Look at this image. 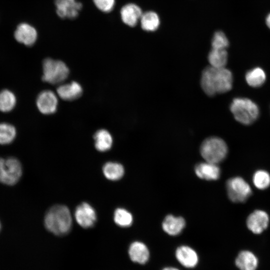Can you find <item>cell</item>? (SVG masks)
Returning <instances> with one entry per match:
<instances>
[{
  "mask_svg": "<svg viewBox=\"0 0 270 270\" xmlns=\"http://www.w3.org/2000/svg\"><path fill=\"white\" fill-rule=\"evenodd\" d=\"M14 40L18 43L27 46H33L38 38V32L36 28L26 22L18 24L13 32Z\"/></svg>",
  "mask_w": 270,
  "mask_h": 270,
  "instance_id": "cell-8",
  "label": "cell"
},
{
  "mask_svg": "<svg viewBox=\"0 0 270 270\" xmlns=\"http://www.w3.org/2000/svg\"><path fill=\"white\" fill-rule=\"evenodd\" d=\"M95 147L100 152L109 150L112 144V138L110 133L104 129L98 130L94 134Z\"/></svg>",
  "mask_w": 270,
  "mask_h": 270,
  "instance_id": "cell-20",
  "label": "cell"
},
{
  "mask_svg": "<svg viewBox=\"0 0 270 270\" xmlns=\"http://www.w3.org/2000/svg\"><path fill=\"white\" fill-rule=\"evenodd\" d=\"M266 24L269 28H270V14L267 16L266 18Z\"/></svg>",
  "mask_w": 270,
  "mask_h": 270,
  "instance_id": "cell-31",
  "label": "cell"
},
{
  "mask_svg": "<svg viewBox=\"0 0 270 270\" xmlns=\"http://www.w3.org/2000/svg\"><path fill=\"white\" fill-rule=\"evenodd\" d=\"M176 256L180 263L186 268H194L198 262L196 252L188 246L178 247L176 252Z\"/></svg>",
  "mask_w": 270,
  "mask_h": 270,
  "instance_id": "cell-15",
  "label": "cell"
},
{
  "mask_svg": "<svg viewBox=\"0 0 270 270\" xmlns=\"http://www.w3.org/2000/svg\"><path fill=\"white\" fill-rule=\"evenodd\" d=\"M162 270H179L176 268H172V267H167L164 268Z\"/></svg>",
  "mask_w": 270,
  "mask_h": 270,
  "instance_id": "cell-32",
  "label": "cell"
},
{
  "mask_svg": "<svg viewBox=\"0 0 270 270\" xmlns=\"http://www.w3.org/2000/svg\"><path fill=\"white\" fill-rule=\"evenodd\" d=\"M36 104L41 113L44 114H54L56 110L58 104L57 96L52 90H44L38 96Z\"/></svg>",
  "mask_w": 270,
  "mask_h": 270,
  "instance_id": "cell-11",
  "label": "cell"
},
{
  "mask_svg": "<svg viewBox=\"0 0 270 270\" xmlns=\"http://www.w3.org/2000/svg\"><path fill=\"white\" fill-rule=\"evenodd\" d=\"M122 21L129 26H134L141 18V8L134 4H128L122 6L120 12Z\"/></svg>",
  "mask_w": 270,
  "mask_h": 270,
  "instance_id": "cell-13",
  "label": "cell"
},
{
  "mask_svg": "<svg viewBox=\"0 0 270 270\" xmlns=\"http://www.w3.org/2000/svg\"><path fill=\"white\" fill-rule=\"evenodd\" d=\"M57 94L60 98L65 100H73L81 96L82 88L76 82L60 84L56 89Z\"/></svg>",
  "mask_w": 270,
  "mask_h": 270,
  "instance_id": "cell-16",
  "label": "cell"
},
{
  "mask_svg": "<svg viewBox=\"0 0 270 270\" xmlns=\"http://www.w3.org/2000/svg\"><path fill=\"white\" fill-rule=\"evenodd\" d=\"M228 196L234 202H242L250 197L252 190L247 182L240 177L229 179L226 184Z\"/></svg>",
  "mask_w": 270,
  "mask_h": 270,
  "instance_id": "cell-7",
  "label": "cell"
},
{
  "mask_svg": "<svg viewBox=\"0 0 270 270\" xmlns=\"http://www.w3.org/2000/svg\"><path fill=\"white\" fill-rule=\"evenodd\" d=\"M42 80L52 84H61L68 78L69 70L65 63L46 58L42 62Z\"/></svg>",
  "mask_w": 270,
  "mask_h": 270,
  "instance_id": "cell-5",
  "label": "cell"
},
{
  "mask_svg": "<svg viewBox=\"0 0 270 270\" xmlns=\"http://www.w3.org/2000/svg\"><path fill=\"white\" fill-rule=\"evenodd\" d=\"M131 260L135 262L144 264L149 258V250L145 244L140 242H133L128 248Z\"/></svg>",
  "mask_w": 270,
  "mask_h": 270,
  "instance_id": "cell-17",
  "label": "cell"
},
{
  "mask_svg": "<svg viewBox=\"0 0 270 270\" xmlns=\"http://www.w3.org/2000/svg\"><path fill=\"white\" fill-rule=\"evenodd\" d=\"M229 42L225 34L222 31L216 32L212 40V48L226 50Z\"/></svg>",
  "mask_w": 270,
  "mask_h": 270,
  "instance_id": "cell-29",
  "label": "cell"
},
{
  "mask_svg": "<svg viewBox=\"0 0 270 270\" xmlns=\"http://www.w3.org/2000/svg\"><path fill=\"white\" fill-rule=\"evenodd\" d=\"M16 129L14 126L6 122L0 123V144L11 143L16 136Z\"/></svg>",
  "mask_w": 270,
  "mask_h": 270,
  "instance_id": "cell-26",
  "label": "cell"
},
{
  "mask_svg": "<svg viewBox=\"0 0 270 270\" xmlns=\"http://www.w3.org/2000/svg\"><path fill=\"white\" fill-rule=\"evenodd\" d=\"M228 152L227 145L220 138L211 136L204 140L200 147V152L206 162L218 164L223 160Z\"/></svg>",
  "mask_w": 270,
  "mask_h": 270,
  "instance_id": "cell-4",
  "label": "cell"
},
{
  "mask_svg": "<svg viewBox=\"0 0 270 270\" xmlns=\"http://www.w3.org/2000/svg\"><path fill=\"white\" fill-rule=\"evenodd\" d=\"M252 180L256 188L266 189L270 186V174L265 170H258L254 174Z\"/></svg>",
  "mask_w": 270,
  "mask_h": 270,
  "instance_id": "cell-28",
  "label": "cell"
},
{
  "mask_svg": "<svg viewBox=\"0 0 270 270\" xmlns=\"http://www.w3.org/2000/svg\"><path fill=\"white\" fill-rule=\"evenodd\" d=\"M142 28L147 32H154L156 30L160 24L158 14L152 11L142 13L140 19Z\"/></svg>",
  "mask_w": 270,
  "mask_h": 270,
  "instance_id": "cell-23",
  "label": "cell"
},
{
  "mask_svg": "<svg viewBox=\"0 0 270 270\" xmlns=\"http://www.w3.org/2000/svg\"><path fill=\"white\" fill-rule=\"evenodd\" d=\"M269 217L266 212L262 210H256L247 218L246 225L254 234H260L268 227Z\"/></svg>",
  "mask_w": 270,
  "mask_h": 270,
  "instance_id": "cell-12",
  "label": "cell"
},
{
  "mask_svg": "<svg viewBox=\"0 0 270 270\" xmlns=\"http://www.w3.org/2000/svg\"><path fill=\"white\" fill-rule=\"evenodd\" d=\"M14 94L8 90L0 92V111L4 112L11 111L16 104Z\"/></svg>",
  "mask_w": 270,
  "mask_h": 270,
  "instance_id": "cell-25",
  "label": "cell"
},
{
  "mask_svg": "<svg viewBox=\"0 0 270 270\" xmlns=\"http://www.w3.org/2000/svg\"><path fill=\"white\" fill-rule=\"evenodd\" d=\"M114 221L120 226L128 227L132 224L133 218L132 214L126 209L118 208L114 213Z\"/></svg>",
  "mask_w": 270,
  "mask_h": 270,
  "instance_id": "cell-27",
  "label": "cell"
},
{
  "mask_svg": "<svg viewBox=\"0 0 270 270\" xmlns=\"http://www.w3.org/2000/svg\"><path fill=\"white\" fill-rule=\"evenodd\" d=\"M185 225L186 222L183 218L170 214L164 218L162 228L169 235L176 236L181 232Z\"/></svg>",
  "mask_w": 270,
  "mask_h": 270,
  "instance_id": "cell-19",
  "label": "cell"
},
{
  "mask_svg": "<svg viewBox=\"0 0 270 270\" xmlns=\"http://www.w3.org/2000/svg\"><path fill=\"white\" fill-rule=\"evenodd\" d=\"M96 7L104 12H111L114 6L115 0H93Z\"/></svg>",
  "mask_w": 270,
  "mask_h": 270,
  "instance_id": "cell-30",
  "label": "cell"
},
{
  "mask_svg": "<svg viewBox=\"0 0 270 270\" xmlns=\"http://www.w3.org/2000/svg\"><path fill=\"white\" fill-rule=\"evenodd\" d=\"M102 171L105 177L111 180L120 179L124 172L123 166L119 163L114 162H108L105 164Z\"/></svg>",
  "mask_w": 270,
  "mask_h": 270,
  "instance_id": "cell-24",
  "label": "cell"
},
{
  "mask_svg": "<svg viewBox=\"0 0 270 270\" xmlns=\"http://www.w3.org/2000/svg\"><path fill=\"white\" fill-rule=\"evenodd\" d=\"M196 175L201 179L216 180L220 176V169L217 164L206 162L196 164L194 168Z\"/></svg>",
  "mask_w": 270,
  "mask_h": 270,
  "instance_id": "cell-14",
  "label": "cell"
},
{
  "mask_svg": "<svg viewBox=\"0 0 270 270\" xmlns=\"http://www.w3.org/2000/svg\"></svg>",
  "mask_w": 270,
  "mask_h": 270,
  "instance_id": "cell-33",
  "label": "cell"
},
{
  "mask_svg": "<svg viewBox=\"0 0 270 270\" xmlns=\"http://www.w3.org/2000/svg\"><path fill=\"white\" fill-rule=\"evenodd\" d=\"M228 56L226 50L212 48L208 54L210 66L218 68H225Z\"/></svg>",
  "mask_w": 270,
  "mask_h": 270,
  "instance_id": "cell-21",
  "label": "cell"
},
{
  "mask_svg": "<svg viewBox=\"0 0 270 270\" xmlns=\"http://www.w3.org/2000/svg\"><path fill=\"white\" fill-rule=\"evenodd\" d=\"M44 225L50 232L62 236L69 232L72 224V218L68 208L65 206L56 205L46 212Z\"/></svg>",
  "mask_w": 270,
  "mask_h": 270,
  "instance_id": "cell-2",
  "label": "cell"
},
{
  "mask_svg": "<svg viewBox=\"0 0 270 270\" xmlns=\"http://www.w3.org/2000/svg\"><path fill=\"white\" fill-rule=\"evenodd\" d=\"M22 174L20 162L14 158L4 159L0 158V182L14 185L20 180Z\"/></svg>",
  "mask_w": 270,
  "mask_h": 270,
  "instance_id": "cell-6",
  "label": "cell"
},
{
  "mask_svg": "<svg viewBox=\"0 0 270 270\" xmlns=\"http://www.w3.org/2000/svg\"><path fill=\"white\" fill-rule=\"evenodd\" d=\"M74 216L78 224L84 228L92 227L96 220V211L87 202H82L77 206Z\"/></svg>",
  "mask_w": 270,
  "mask_h": 270,
  "instance_id": "cell-10",
  "label": "cell"
},
{
  "mask_svg": "<svg viewBox=\"0 0 270 270\" xmlns=\"http://www.w3.org/2000/svg\"><path fill=\"white\" fill-rule=\"evenodd\" d=\"M247 84L253 88L262 86L266 80L264 71L260 68L256 67L248 71L245 76Z\"/></svg>",
  "mask_w": 270,
  "mask_h": 270,
  "instance_id": "cell-22",
  "label": "cell"
},
{
  "mask_svg": "<svg viewBox=\"0 0 270 270\" xmlns=\"http://www.w3.org/2000/svg\"><path fill=\"white\" fill-rule=\"evenodd\" d=\"M256 256L249 250L240 252L235 260L236 266L240 270H256L258 266Z\"/></svg>",
  "mask_w": 270,
  "mask_h": 270,
  "instance_id": "cell-18",
  "label": "cell"
},
{
  "mask_svg": "<svg viewBox=\"0 0 270 270\" xmlns=\"http://www.w3.org/2000/svg\"><path fill=\"white\" fill-rule=\"evenodd\" d=\"M232 74L226 68H218L210 66L202 72L200 85L208 96L228 92L232 88Z\"/></svg>",
  "mask_w": 270,
  "mask_h": 270,
  "instance_id": "cell-1",
  "label": "cell"
},
{
  "mask_svg": "<svg viewBox=\"0 0 270 270\" xmlns=\"http://www.w3.org/2000/svg\"><path fill=\"white\" fill-rule=\"evenodd\" d=\"M56 12L62 18H76L82 8V4L76 0H54Z\"/></svg>",
  "mask_w": 270,
  "mask_h": 270,
  "instance_id": "cell-9",
  "label": "cell"
},
{
  "mask_svg": "<svg viewBox=\"0 0 270 270\" xmlns=\"http://www.w3.org/2000/svg\"><path fill=\"white\" fill-rule=\"evenodd\" d=\"M230 110L234 118L244 125H250L259 116L260 110L257 104L251 100L244 98H234L230 105Z\"/></svg>",
  "mask_w": 270,
  "mask_h": 270,
  "instance_id": "cell-3",
  "label": "cell"
}]
</instances>
